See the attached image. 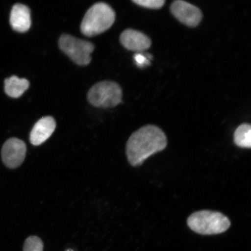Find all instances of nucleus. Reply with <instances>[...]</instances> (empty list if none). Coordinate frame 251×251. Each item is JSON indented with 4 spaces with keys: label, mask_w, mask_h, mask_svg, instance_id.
<instances>
[{
    "label": "nucleus",
    "mask_w": 251,
    "mask_h": 251,
    "mask_svg": "<svg viewBox=\"0 0 251 251\" xmlns=\"http://www.w3.org/2000/svg\"><path fill=\"white\" fill-rule=\"evenodd\" d=\"M167 146V138L161 128L147 125L135 131L128 140L126 155L133 166L143 164L150 156L162 151Z\"/></svg>",
    "instance_id": "obj_1"
},
{
    "label": "nucleus",
    "mask_w": 251,
    "mask_h": 251,
    "mask_svg": "<svg viewBox=\"0 0 251 251\" xmlns=\"http://www.w3.org/2000/svg\"><path fill=\"white\" fill-rule=\"evenodd\" d=\"M187 225L191 230L202 235H215L226 231L231 222L226 216L219 212L198 211L187 219Z\"/></svg>",
    "instance_id": "obj_2"
},
{
    "label": "nucleus",
    "mask_w": 251,
    "mask_h": 251,
    "mask_svg": "<svg viewBox=\"0 0 251 251\" xmlns=\"http://www.w3.org/2000/svg\"><path fill=\"white\" fill-rule=\"evenodd\" d=\"M115 20V12L109 5L103 2L97 3L84 15L80 30L87 36L98 35L109 29Z\"/></svg>",
    "instance_id": "obj_3"
},
{
    "label": "nucleus",
    "mask_w": 251,
    "mask_h": 251,
    "mask_svg": "<svg viewBox=\"0 0 251 251\" xmlns=\"http://www.w3.org/2000/svg\"><path fill=\"white\" fill-rule=\"evenodd\" d=\"M122 90L114 81H103L91 88L88 100L94 106L101 108L114 107L122 101Z\"/></svg>",
    "instance_id": "obj_4"
},
{
    "label": "nucleus",
    "mask_w": 251,
    "mask_h": 251,
    "mask_svg": "<svg viewBox=\"0 0 251 251\" xmlns=\"http://www.w3.org/2000/svg\"><path fill=\"white\" fill-rule=\"evenodd\" d=\"M59 47L76 64L86 66L89 64L94 46L87 41L76 38L68 34H63L59 40Z\"/></svg>",
    "instance_id": "obj_5"
},
{
    "label": "nucleus",
    "mask_w": 251,
    "mask_h": 251,
    "mask_svg": "<svg viewBox=\"0 0 251 251\" xmlns=\"http://www.w3.org/2000/svg\"><path fill=\"white\" fill-rule=\"evenodd\" d=\"M26 144L23 141L17 138H11L2 146V161L9 168H17L23 164L26 156Z\"/></svg>",
    "instance_id": "obj_6"
},
{
    "label": "nucleus",
    "mask_w": 251,
    "mask_h": 251,
    "mask_svg": "<svg viewBox=\"0 0 251 251\" xmlns=\"http://www.w3.org/2000/svg\"><path fill=\"white\" fill-rule=\"evenodd\" d=\"M173 15L181 23L188 27H196L201 23L202 13L200 9L187 2L177 0L170 7Z\"/></svg>",
    "instance_id": "obj_7"
},
{
    "label": "nucleus",
    "mask_w": 251,
    "mask_h": 251,
    "mask_svg": "<svg viewBox=\"0 0 251 251\" xmlns=\"http://www.w3.org/2000/svg\"><path fill=\"white\" fill-rule=\"evenodd\" d=\"M120 41L125 48L133 51H143L148 50L152 42L150 37L141 31L126 29L122 32Z\"/></svg>",
    "instance_id": "obj_8"
},
{
    "label": "nucleus",
    "mask_w": 251,
    "mask_h": 251,
    "mask_svg": "<svg viewBox=\"0 0 251 251\" xmlns=\"http://www.w3.org/2000/svg\"><path fill=\"white\" fill-rule=\"evenodd\" d=\"M56 127L54 119L46 117L40 119L34 125L30 134V141L34 146H38L51 137Z\"/></svg>",
    "instance_id": "obj_9"
},
{
    "label": "nucleus",
    "mask_w": 251,
    "mask_h": 251,
    "mask_svg": "<svg viewBox=\"0 0 251 251\" xmlns=\"http://www.w3.org/2000/svg\"><path fill=\"white\" fill-rule=\"evenodd\" d=\"M31 24L29 8L21 4L14 5L10 15V24L12 29L18 32H26L30 29Z\"/></svg>",
    "instance_id": "obj_10"
},
{
    "label": "nucleus",
    "mask_w": 251,
    "mask_h": 251,
    "mask_svg": "<svg viewBox=\"0 0 251 251\" xmlns=\"http://www.w3.org/2000/svg\"><path fill=\"white\" fill-rule=\"evenodd\" d=\"M29 81L26 78H20L16 76L6 78L5 80V92L12 98H18L28 89Z\"/></svg>",
    "instance_id": "obj_11"
},
{
    "label": "nucleus",
    "mask_w": 251,
    "mask_h": 251,
    "mask_svg": "<svg viewBox=\"0 0 251 251\" xmlns=\"http://www.w3.org/2000/svg\"><path fill=\"white\" fill-rule=\"evenodd\" d=\"M234 142L238 147L243 149H251V126L249 124H241L234 133Z\"/></svg>",
    "instance_id": "obj_12"
},
{
    "label": "nucleus",
    "mask_w": 251,
    "mask_h": 251,
    "mask_svg": "<svg viewBox=\"0 0 251 251\" xmlns=\"http://www.w3.org/2000/svg\"><path fill=\"white\" fill-rule=\"evenodd\" d=\"M44 244L37 236H30L25 241L24 251H43Z\"/></svg>",
    "instance_id": "obj_13"
},
{
    "label": "nucleus",
    "mask_w": 251,
    "mask_h": 251,
    "mask_svg": "<svg viewBox=\"0 0 251 251\" xmlns=\"http://www.w3.org/2000/svg\"><path fill=\"white\" fill-rule=\"evenodd\" d=\"M136 4L147 8L159 9L164 5V0H133Z\"/></svg>",
    "instance_id": "obj_14"
},
{
    "label": "nucleus",
    "mask_w": 251,
    "mask_h": 251,
    "mask_svg": "<svg viewBox=\"0 0 251 251\" xmlns=\"http://www.w3.org/2000/svg\"><path fill=\"white\" fill-rule=\"evenodd\" d=\"M135 62L137 67L139 68L144 67V66L149 65V62L147 59L143 55L141 54H136L134 56Z\"/></svg>",
    "instance_id": "obj_15"
},
{
    "label": "nucleus",
    "mask_w": 251,
    "mask_h": 251,
    "mask_svg": "<svg viewBox=\"0 0 251 251\" xmlns=\"http://www.w3.org/2000/svg\"></svg>",
    "instance_id": "obj_16"
}]
</instances>
